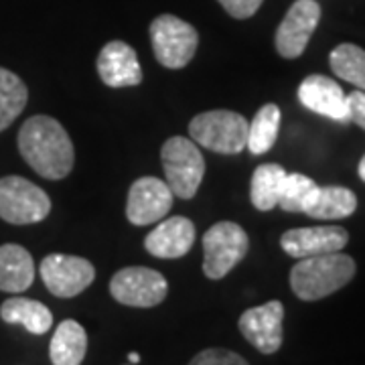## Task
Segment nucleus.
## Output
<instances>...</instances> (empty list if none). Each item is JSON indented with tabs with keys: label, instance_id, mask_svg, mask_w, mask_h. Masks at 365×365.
Here are the masks:
<instances>
[{
	"label": "nucleus",
	"instance_id": "obj_16",
	"mask_svg": "<svg viewBox=\"0 0 365 365\" xmlns=\"http://www.w3.org/2000/svg\"><path fill=\"white\" fill-rule=\"evenodd\" d=\"M300 104L313 110L321 116L337 120V122H349L347 114V96L343 93L341 86L327 76H309L302 79L299 88Z\"/></svg>",
	"mask_w": 365,
	"mask_h": 365
},
{
	"label": "nucleus",
	"instance_id": "obj_8",
	"mask_svg": "<svg viewBox=\"0 0 365 365\" xmlns=\"http://www.w3.org/2000/svg\"><path fill=\"white\" fill-rule=\"evenodd\" d=\"M112 297L126 307L150 309L167 299L169 284L167 278L153 268L130 266L118 270L110 280Z\"/></svg>",
	"mask_w": 365,
	"mask_h": 365
},
{
	"label": "nucleus",
	"instance_id": "obj_28",
	"mask_svg": "<svg viewBox=\"0 0 365 365\" xmlns=\"http://www.w3.org/2000/svg\"><path fill=\"white\" fill-rule=\"evenodd\" d=\"M347 114L349 120L365 130V91H351L347 96Z\"/></svg>",
	"mask_w": 365,
	"mask_h": 365
},
{
	"label": "nucleus",
	"instance_id": "obj_19",
	"mask_svg": "<svg viewBox=\"0 0 365 365\" xmlns=\"http://www.w3.org/2000/svg\"><path fill=\"white\" fill-rule=\"evenodd\" d=\"M0 317L4 323L23 325L33 335H45L53 327L51 311L39 300L23 299V297L4 300L0 307Z\"/></svg>",
	"mask_w": 365,
	"mask_h": 365
},
{
	"label": "nucleus",
	"instance_id": "obj_20",
	"mask_svg": "<svg viewBox=\"0 0 365 365\" xmlns=\"http://www.w3.org/2000/svg\"><path fill=\"white\" fill-rule=\"evenodd\" d=\"M88 351V335L78 321H61L53 333L49 357L53 365H81Z\"/></svg>",
	"mask_w": 365,
	"mask_h": 365
},
{
	"label": "nucleus",
	"instance_id": "obj_30",
	"mask_svg": "<svg viewBox=\"0 0 365 365\" xmlns=\"http://www.w3.org/2000/svg\"><path fill=\"white\" fill-rule=\"evenodd\" d=\"M359 177H361V181H365V157L359 163Z\"/></svg>",
	"mask_w": 365,
	"mask_h": 365
},
{
	"label": "nucleus",
	"instance_id": "obj_2",
	"mask_svg": "<svg viewBox=\"0 0 365 365\" xmlns=\"http://www.w3.org/2000/svg\"><path fill=\"white\" fill-rule=\"evenodd\" d=\"M355 260L347 254L333 252L302 258L290 270V288L300 300H321L351 282Z\"/></svg>",
	"mask_w": 365,
	"mask_h": 365
},
{
	"label": "nucleus",
	"instance_id": "obj_9",
	"mask_svg": "<svg viewBox=\"0 0 365 365\" xmlns=\"http://www.w3.org/2000/svg\"><path fill=\"white\" fill-rule=\"evenodd\" d=\"M41 278L53 297L73 299L90 287L96 278L91 262L69 254H51L39 266Z\"/></svg>",
	"mask_w": 365,
	"mask_h": 365
},
{
	"label": "nucleus",
	"instance_id": "obj_27",
	"mask_svg": "<svg viewBox=\"0 0 365 365\" xmlns=\"http://www.w3.org/2000/svg\"><path fill=\"white\" fill-rule=\"evenodd\" d=\"M217 2L234 19H250L252 14H256L264 0H217Z\"/></svg>",
	"mask_w": 365,
	"mask_h": 365
},
{
	"label": "nucleus",
	"instance_id": "obj_1",
	"mask_svg": "<svg viewBox=\"0 0 365 365\" xmlns=\"http://www.w3.org/2000/svg\"><path fill=\"white\" fill-rule=\"evenodd\" d=\"M19 150L26 165L43 179L59 181L73 169V143L51 116H33L19 130Z\"/></svg>",
	"mask_w": 365,
	"mask_h": 365
},
{
	"label": "nucleus",
	"instance_id": "obj_24",
	"mask_svg": "<svg viewBox=\"0 0 365 365\" xmlns=\"http://www.w3.org/2000/svg\"><path fill=\"white\" fill-rule=\"evenodd\" d=\"M331 69L337 78L365 91V51L353 43H341L329 55Z\"/></svg>",
	"mask_w": 365,
	"mask_h": 365
},
{
	"label": "nucleus",
	"instance_id": "obj_4",
	"mask_svg": "<svg viewBox=\"0 0 365 365\" xmlns=\"http://www.w3.org/2000/svg\"><path fill=\"white\" fill-rule=\"evenodd\" d=\"M163 170L173 195L179 199H193L205 175V160L193 140L173 136L160 150Z\"/></svg>",
	"mask_w": 365,
	"mask_h": 365
},
{
	"label": "nucleus",
	"instance_id": "obj_14",
	"mask_svg": "<svg viewBox=\"0 0 365 365\" xmlns=\"http://www.w3.org/2000/svg\"><path fill=\"white\" fill-rule=\"evenodd\" d=\"M98 76L108 88H132L143 81L136 51L124 41H110L98 55Z\"/></svg>",
	"mask_w": 365,
	"mask_h": 365
},
{
	"label": "nucleus",
	"instance_id": "obj_6",
	"mask_svg": "<svg viewBox=\"0 0 365 365\" xmlns=\"http://www.w3.org/2000/svg\"><path fill=\"white\" fill-rule=\"evenodd\" d=\"M150 43L160 66L181 69L195 55L199 33L195 26L175 14H160L150 25Z\"/></svg>",
	"mask_w": 365,
	"mask_h": 365
},
{
	"label": "nucleus",
	"instance_id": "obj_26",
	"mask_svg": "<svg viewBox=\"0 0 365 365\" xmlns=\"http://www.w3.org/2000/svg\"><path fill=\"white\" fill-rule=\"evenodd\" d=\"M189 365H248V361L240 353L222 349V347H211V349L197 353Z\"/></svg>",
	"mask_w": 365,
	"mask_h": 365
},
{
	"label": "nucleus",
	"instance_id": "obj_13",
	"mask_svg": "<svg viewBox=\"0 0 365 365\" xmlns=\"http://www.w3.org/2000/svg\"><path fill=\"white\" fill-rule=\"evenodd\" d=\"M349 242L347 230L337 225H323V227H297L288 230L280 237V246L288 256L302 260L311 256H323L341 252Z\"/></svg>",
	"mask_w": 365,
	"mask_h": 365
},
{
	"label": "nucleus",
	"instance_id": "obj_11",
	"mask_svg": "<svg viewBox=\"0 0 365 365\" xmlns=\"http://www.w3.org/2000/svg\"><path fill=\"white\" fill-rule=\"evenodd\" d=\"M282 321L284 307L280 300H270L266 304L248 309L240 317V333L250 345L264 355H272L282 345Z\"/></svg>",
	"mask_w": 365,
	"mask_h": 365
},
{
	"label": "nucleus",
	"instance_id": "obj_5",
	"mask_svg": "<svg viewBox=\"0 0 365 365\" xmlns=\"http://www.w3.org/2000/svg\"><path fill=\"white\" fill-rule=\"evenodd\" d=\"M248 234L234 222L211 225L203 235V272L211 280H222L246 258Z\"/></svg>",
	"mask_w": 365,
	"mask_h": 365
},
{
	"label": "nucleus",
	"instance_id": "obj_12",
	"mask_svg": "<svg viewBox=\"0 0 365 365\" xmlns=\"http://www.w3.org/2000/svg\"><path fill=\"white\" fill-rule=\"evenodd\" d=\"M173 191L167 181L157 177H140L132 182L126 201V217L134 225H150L160 220L173 207Z\"/></svg>",
	"mask_w": 365,
	"mask_h": 365
},
{
	"label": "nucleus",
	"instance_id": "obj_7",
	"mask_svg": "<svg viewBox=\"0 0 365 365\" xmlns=\"http://www.w3.org/2000/svg\"><path fill=\"white\" fill-rule=\"evenodd\" d=\"M51 211V199L35 182L23 177L0 179V217L13 225L43 222Z\"/></svg>",
	"mask_w": 365,
	"mask_h": 365
},
{
	"label": "nucleus",
	"instance_id": "obj_22",
	"mask_svg": "<svg viewBox=\"0 0 365 365\" xmlns=\"http://www.w3.org/2000/svg\"><path fill=\"white\" fill-rule=\"evenodd\" d=\"M26 100H29V90L23 79L13 71L0 67V132L6 130L21 116Z\"/></svg>",
	"mask_w": 365,
	"mask_h": 365
},
{
	"label": "nucleus",
	"instance_id": "obj_25",
	"mask_svg": "<svg viewBox=\"0 0 365 365\" xmlns=\"http://www.w3.org/2000/svg\"><path fill=\"white\" fill-rule=\"evenodd\" d=\"M314 187H317V182L311 177L300 175V173H288L284 185H282L278 205L288 213H302V207L313 193Z\"/></svg>",
	"mask_w": 365,
	"mask_h": 365
},
{
	"label": "nucleus",
	"instance_id": "obj_15",
	"mask_svg": "<svg viewBox=\"0 0 365 365\" xmlns=\"http://www.w3.org/2000/svg\"><path fill=\"white\" fill-rule=\"evenodd\" d=\"M193 244H195V223L182 215L160 222L144 240L146 252L163 260L182 258L185 254H189Z\"/></svg>",
	"mask_w": 365,
	"mask_h": 365
},
{
	"label": "nucleus",
	"instance_id": "obj_23",
	"mask_svg": "<svg viewBox=\"0 0 365 365\" xmlns=\"http://www.w3.org/2000/svg\"><path fill=\"white\" fill-rule=\"evenodd\" d=\"M280 108L276 104H266L258 110L248 128V150L252 155L268 153L278 138L280 130Z\"/></svg>",
	"mask_w": 365,
	"mask_h": 365
},
{
	"label": "nucleus",
	"instance_id": "obj_29",
	"mask_svg": "<svg viewBox=\"0 0 365 365\" xmlns=\"http://www.w3.org/2000/svg\"><path fill=\"white\" fill-rule=\"evenodd\" d=\"M128 361H130L132 365H136L140 361V355H138V353H130V355H128Z\"/></svg>",
	"mask_w": 365,
	"mask_h": 365
},
{
	"label": "nucleus",
	"instance_id": "obj_10",
	"mask_svg": "<svg viewBox=\"0 0 365 365\" xmlns=\"http://www.w3.org/2000/svg\"><path fill=\"white\" fill-rule=\"evenodd\" d=\"M319 21H321V4L317 0H297L276 29L274 41L278 55L284 59L300 57L313 37Z\"/></svg>",
	"mask_w": 365,
	"mask_h": 365
},
{
	"label": "nucleus",
	"instance_id": "obj_3",
	"mask_svg": "<svg viewBox=\"0 0 365 365\" xmlns=\"http://www.w3.org/2000/svg\"><path fill=\"white\" fill-rule=\"evenodd\" d=\"M248 120L230 110H211L189 122L191 140L220 155H237L248 144Z\"/></svg>",
	"mask_w": 365,
	"mask_h": 365
},
{
	"label": "nucleus",
	"instance_id": "obj_21",
	"mask_svg": "<svg viewBox=\"0 0 365 365\" xmlns=\"http://www.w3.org/2000/svg\"><path fill=\"white\" fill-rule=\"evenodd\" d=\"M287 170L280 165H260L252 175V185H250V199L252 205L258 211H270L278 205V199L282 193V185L287 179Z\"/></svg>",
	"mask_w": 365,
	"mask_h": 365
},
{
	"label": "nucleus",
	"instance_id": "obj_17",
	"mask_svg": "<svg viewBox=\"0 0 365 365\" xmlns=\"http://www.w3.org/2000/svg\"><path fill=\"white\" fill-rule=\"evenodd\" d=\"M357 209V197L347 187H314L302 213L314 220H343Z\"/></svg>",
	"mask_w": 365,
	"mask_h": 365
},
{
	"label": "nucleus",
	"instance_id": "obj_18",
	"mask_svg": "<svg viewBox=\"0 0 365 365\" xmlns=\"http://www.w3.org/2000/svg\"><path fill=\"white\" fill-rule=\"evenodd\" d=\"M35 280V262L23 246L4 244L0 246V290L2 292H25Z\"/></svg>",
	"mask_w": 365,
	"mask_h": 365
}]
</instances>
